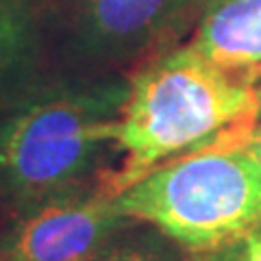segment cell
<instances>
[{
	"label": "cell",
	"mask_w": 261,
	"mask_h": 261,
	"mask_svg": "<svg viewBox=\"0 0 261 261\" xmlns=\"http://www.w3.org/2000/svg\"><path fill=\"white\" fill-rule=\"evenodd\" d=\"M126 83L113 148L118 163L96 178V190L111 198L187 152L242 144L259 124L255 85L185 42L146 59Z\"/></svg>",
	"instance_id": "cell-1"
},
{
	"label": "cell",
	"mask_w": 261,
	"mask_h": 261,
	"mask_svg": "<svg viewBox=\"0 0 261 261\" xmlns=\"http://www.w3.org/2000/svg\"><path fill=\"white\" fill-rule=\"evenodd\" d=\"M126 92V79H102L33 87L7 102L0 192L18 214L94 187L100 154L116 148Z\"/></svg>",
	"instance_id": "cell-2"
},
{
	"label": "cell",
	"mask_w": 261,
	"mask_h": 261,
	"mask_svg": "<svg viewBox=\"0 0 261 261\" xmlns=\"http://www.w3.org/2000/svg\"><path fill=\"white\" fill-rule=\"evenodd\" d=\"M113 202L183 250L224 246L261 231V163L242 144L207 146L154 168Z\"/></svg>",
	"instance_id": "cell-3"
},
{
	"label": "cell",
	"mask_w": 261,
	"mask_h": 261,
	"mask_svg": "<svg viewBox=\"0 0 261 261\" xmlns=\"http://www.w3.org/2000/svg\"><path fill=\"white\" fill-rule=\"evenodd\" d=\"M79 37L98 59H128L157 44L200 0H76Z\"/></svg>",
	"instance_id": "cell-4"
},
{
	"label": "cell",
	"mask_w": 261,
	"mask_h": 261,
	"mask_svg": "<svg viewBox=\"0 0 261 261\" xmlns=\"http://www.w3.org/2000/svg\"><path fill=\"white\" fill-rule=\"evenodd\" d=\"M185 44L255 85L261 79V0H200Z\"/></svg>",
	"instance_id": "cell-5"
},
{
	"label": "cell",
	"mask_w": 261,
	"mask_h": 261,
	"mask_svg": "<svg viewBox=\"0 0 261 261\" xmlns=\"http://www.w3.org/2000/svg\"><path fill=\"white\" fill-rule=\"evenodd\" d=\"M39 59V31L29 0H0V102L29 89Z\"/></svg>",
	"instance_id": "cell-6"
},
{
	"label": "cell",
	"mask_w": 261,
	"mask_h": 261,
	"mask_svg": "<svg viewBox=\"0 0 261 261\" xmlns=\"http://www.w3.org/2000/svg\"><path fill=\"white\" fill-rule=\"evenodd\" d=\"M174 248H170L166 242L154 240L150 235H128L122 233L118 240H113L102 252L89 261H181Z\"/></svg>",
	"instance_id": "cell-7"
},
{
	"label": "cell",
	"mask_w": 261,
	"mask_h": 261,
	"mask_svg": "<svg viewBox=\"0 0 261 261\" xmlns=\"http://www.w3.org/2000/svg\"><path fill=\"white\" fill-rule=\"evenodd\" d=\"M181 261H248L246 240L231 242L224 246L207 248V250H187Z\"/></svg>",
	"instance_id": "cell-8"
},
{
	"label": "cell",
	"mask_w": 261,
	"mask_h": 261,
	"mask_svg": "<svg viewBox=\"0 0 261 261\" xmlns=\"http://www.w3.org/2000/svg\"><path fill=\"white\" fill-rule=\"evenodd\" d=\"M242 146L261 163V122L246 135V140L242 142Z\"/></svg>",
	"instance_id": "cell-9"
},
{
	"label": "cell",
	"mask_w": 261,
	"mask_h": 261,
	"mask_svg": "<svg viewBox=\"0 0 261 261\" xmlns=\"http://www.w3.org/2000/svg\"><path fill=\"white\" fill-rule=\"evenodd\" d=\"M246 255L248 261H261V231L246 238Z\"/></svg>",
	"instance_id": "cell-10"
},
{
	"label": "cell",
	"mask_w": 261,
	"mask_h": 261,
	"mask_svg": "<svg viewBox=\"0 0 261 261\" xmlns=\"http://www.w3.org/2000/svg\"><path fill=\"white\" fill-rule=\"evenodd\" d=\"M255 94H257V116H259V122H261V79L255 83Z\"/></svg>",
	"instance_id": "cell-11"
}]
</instances>
